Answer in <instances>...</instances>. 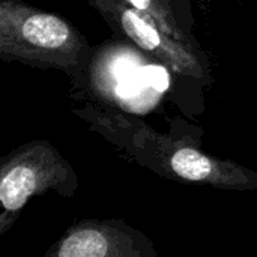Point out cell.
<instances>
[{"label":"cell","mask_w":257,"mask_h":257,"mask_svg":"<svg viewBox=\"0 0 257 257\" xmlns=\"http://www.w3.org/2000/svg\"><path fill=\"white\" fill-rule=\"evenodd\" d=\"M152 239L123 220H80L48 247L44 257H157Z\"/></svg>","instance_id":"5b68a950"},{"label":"cell","mask_w":257,"mask_h":257,"mask_svg":"<svg viewBox=\"0 0 257 257\" xmlns=\"http://www.w3.org/2000/svg\"><path fill=\"white\" fill-rule=\"evenodd\" d=\"M110 29L116 36L128 39L139 50L164 65L175 78L197 81L202 86L212 83L211 62L202 47L170 36L120 0L114 3Z\"/></svg>","instance_id":"277c9868"},{"label":"cell","mask_w":257,"mask_h":257,"mask_svg":"<svg viewBox=\"0 0 257 257\" xmlns=\"http://www.w3.org/2000/svg\"><path fill=\"white\" fill-rule=\"evenodd\" d=\"M120 2L126 3L128 6L145 15L146 18H149L152 23H155L161 30L169 33L170 36L184 41L187 44L200 47L199 41L191 39L187 35V32L182 29L176 11L166 0H120Z\"/></svg>","instance_id":"8992f818"},{"label":"cell","mask_w":257,"mask_h":257,"mask_svg":"<svg viewBox=\"0 0 257 257\" xmlns=\"http://www.w3.org/2000/svg\"><path fill=\"white\" fill-rule=\"evenodd\" d=\"M77 190L75 169L51 142L38 139L12 149L0 163V236L15 226L33 197L54 191L68 199Z\"/></svg>","instance_id":"3957f363"},{"label":"cell","mask_w":257,"mask_h":257,"mask_svg":"<svg viewBox=\"0 0 257 257\" xmlns=\"http://www.w3.org/2000/svg\"><path fill=\"white\" fill-rule=\"evenodd\" d=\"M72 113L125 157L164 179L203 184L226 191L257 190L254 170L205 152L200 148V136L163 134L111 105L86 104Z\"/></svg>","instance_id":"6da1fadb"},{"label":"cell","mask_w":257,"mask_h":257,"mask_svg":"<svg viewBox=\"0 0 257 257\" xmlns=\"http://www.w3.org/2000/svg\"><path fill=\"white\" fill-rule=\"evenodd\" d=\"M170 3V6L176 11L182 29L187 32V35L197 41L196 36V18H194V11H193V2L191 0H166Z\"/></svg>","instance_id":"52a82bcc"},{"label":"cell","mask_w":257,"mask_h":257,"mask_svg":"<svg viewBox=\"0 0 257 257\" xmlns=\"http://www.w3.org/2000/svg\"><path fill=\"white\" fill-rule=\"evenodd\" d=\"M200 3H205V5H209L211 3V0H199Z\"/></svg>","instance_id":"9c48e42d"},{"label":"cell","mask_w":257,"mask_h":257,"mask_svg":"<svg viewBox=\"0 0 257 257\" xmlns=\"http://www.w3.org/2000/svg\"><path fill=\"white\" fill-rule=\"evenodd\" d=\"M93 48L62 15L23 0H0V60L62 71L74 95L90 86Z\"/></svg>","instance_id":"7a4b0ae2"},{"label":"cell","mask_w":257,"mask_h":257,"mask_svg":"<svg viewBox=\"0 0 257 257\" xmlns=\"http://www.w3.org/2000/svg\"><path fill=\"white\" fill-rule=\"evenodd\" d=\"M101 17L102 20L111 26L113 23V11H114V3L116 0H86Z\"/></svg>","instance_id":"ba28073f"}]
</instances>
